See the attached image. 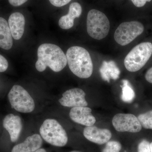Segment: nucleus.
Segmentation results:
<instances>
[{"instance_id": "393cba45", "label": "nucleus", "mask_w": 152, "mask_h": 152, "mask_svg": "<svg viewBox=\"0 0 152 152\" xmlns=\"http://www.w3.org/2000/svg\"><path fill=\"white\" fill-rule=\"evenodd\" d=\"M11 5L14 7H19L26 2L28 0H8Z\"/></svg>"}, {"instance_id": "1a4fd4ad", "label": "nucleus", "mask_w": 152, "mask_h": 152, "mask_svg": "<svg viewBox=\"0 0 152 152\" xmlns=\"http://www.w3.org/2000/svg\"><path fill=\"white\" fill-rule=\"evenodd\" d=\"M86 96L84 91L81 89H71L63 94L62 97L59 99V102L62 106L68 107H87L88 103Z\"/></svg>"}, {"instance_id": "5701e85b", "label": "nucleus", "mask_w": 152, "mask_h": 152, "mask_svg": "<svg viewBox=\"0 0 152 152\" xmlns=\"http://www.w3.org/2000/svg\"><path fill=\"white\" fill-rule=\"evenodd\" d=\"M7 61L3 56L0 54V72H5L8 68Z\"/></svg>"}, {"instance_id": "6ab92c4d", "label": "nucleus", "mask_w": 152, "mask_h": 152, "mask_svg": "<svg viewBox=\"0 0 152 152\" xmlns=\"http://www.w3.org/2000/svg\"><path fill=\"white\" fill-rule=\"evenodd\" d=\"M137 118L142 126L145 129L152 130V110L140 114Z\"/></svg>"}, {"instance_id": "0eeeda50", "label": "nucleus", "mask_w": 152, "mask_h": 152, "mask_svg": "<svg viewBox=\"0 0 152 152\" xmlns=\"http://www.w3.org/2000/svg\"><path fill=\"white\" fill-rule=\"evenodd\" d=\"M144 27L138 21L124 22L118 26L114 34V39L121 45H126L143 32Z\"/></svg>"}, {"instance_id": "423d86ee", "label": "nucleus", "mask_w": 152, "mask_h": 152, "mask_svg": "<svg viewBox=\"0 0 152 152\" xmlns=\"http://www.w3.org/2000/svg\"><path fill=\"white\" fill-rule=\"evenodd\" d=\"M8 99L12 107L20 113H27L34 110V101L30 94L21 86H14L9 92Z\"/></svg>"}, {"instance_id": "b1692460", "label": "nucleus", "mask_w": 152, "mask_h": 152, "mask_svg": "<svg viewBox=\"0 0 152 152\" xmlns=\"http://www.w3.org/2000/svg\"><path fill=\"white\" fill-rule=\"evenodd\" d=\"M134 5L137 7H142L145 6L147 2H149L152 0H130Z\"/></svg>"}, {"instance_id": "412c9836", "label": "nucleus", "mask_w": 152, "mask_h": 152, "mask_svg": "<svg viewBox=\"0 0 152 152\" xmlns=\"http://www.w3.org/2000/svg\"><path fill=\"white\" fill-rule=\"evenodd\" d=\"M138 152H151L149 142L146 140H142L138 145Z\"/></svg>"}, {"instance_id": "bb28decb", "label": "nucleus", "mask_w": 152, "mask_h": 152, "mask_svg": "<svg viewBox=\"0 0 152 152\" xmlns=\"http://www.w3.org/2000/svg\"><path fill=\"white\" fill-rule=\"evenodd\" d=\"M34 152H47L46 151L44 148H39Z\"/></svg>"}, {"instance_id": "f03ea898", "label": "nucleus", "mask_w": 152, "mask_h": 152, "mask_svg": "<svg viewBox=\"0 0 152 152\" xmlns=\"http://www.w3.org/2000/svg\"><path fill=\"white\" fill-rule=\"evenodd\" d=\"M66 56L69 68L75 75L82 79L88 78L92 75V61L86 49L79 46L71 47Z\"/></svg>"}, {"instance_id": "39448f33", "label": "nucleus", "mask_w": 152, "mask_h": 152, "mask_svg": "<svg viewBox=\"0 0 152 152\" xmlns=\"http://www.w3.org/2000/svg\"><path fill=\"white\" fill-rule=\"evenodd\" d=\"M110 29V21L104 14L94 9L88 12L87 30L90 37L95 39H102L108 35Z\"/></svg>"}, {"instance_id": "ddd939ff", "label": "nucleus", "mask_w": 152, "mask_h": 152, "mask_svg": "<svg viewBox=\"0 0 152 152\" xmlns=\"http://www.w3.org/2000/svg\"><path fill=\"white\" fill-rule=\"evenodd\" d=\"M25 17L21 13L16 12L9 17L8 24L12 37L15 39H20L24 32Z\"/></svg>"}, {"instance_id": "aec40b11", "label": "nucleus", "mask_w": 152, "mask_h": 152, "mask_svg": "<svg viewBox=\"0 0 152 152\" xmlns=\"http://www.w3.org/2000/svg\"><path fill=\"white\" fill-rule=\"evenodd\" d=\"M122 146L119 142L116 141H111L106 143L105 147L102 152H120Z\"/></svg>"}, {"instance_id": "9b49d317", "label": "nucleus", "mask_w": 152, "mask_h": 152, "mask_svg": "<svg viewBox=\"0 0 152 152\" xmlns=\"http://www.w3.org/2000/svg\"><path fill=\"white\" fill-rule=\"evenodd\" d=\"M83 135L90 141L100 145L108 142L112 137L111 132L108 129H100L94 126L85 128Z\"/></svg>"}, {"instance_id": "f3484780", "label": "nucleus", "mask_w": 152, "mask_h": 152, "mask_svg": "<svg viewBox=\"0 0 152 152\" xmlns=\"http://www.w3.org/2000/svg\"><path fill=\"white\" fill-rule=\"evenodd\" d=\"M12 38L8 23L5 19L0 17V48L10 50L13 46Z\"/></svg>"}, {"instance_id": "6e6552de", "label": "nucleus", "mask_w": 152, "mask_h": 152, "mask_svg": "<svg viewBox=\"0 0 152 152\" xmlns=\"http://www.w3.org/2000/svg\"><path fill=\"white\" fill-rule=\"evenodd\" d=\"M112 124L116 130L121 132L137 133L142 129L138 118L132 114H116L113 118Z\"/></svg>"}, {"instance_id": "f257e3e1", "label": "nucleus", "mask_w": 152, "mask_h": 152, "mask_svg": "<svg viewBox=\"0 0 152 152\" xmlns=\"http://www.w3.org/2000/svg\"><path fill=\"white\" fill-rule=\"evenodd\" d=\"M37 56L35 66L39 72H44L49 67L53 72H58L67 64L66 57L62 50L53 44L41 45L38 49Z\"/></svg>"}, {"instance_id": "20e7f679", "label": "nucleus", "mask_w": 152, "mask_h": 152, "mask_svg": "<svg viewBox=\"0 0 152 152\" xmlns=\"http://www.w3.org/2000/svg\"><path fill=\"white\" fill-rule=\"evenodd\" d=\"M152 55V44L149 42L137 45L125 58L124 64L128 71L134 72L140 70Z\"/></svg>"}, {"instance_id": "a211bd4d", "label": "nucleus", "mask_w": 152, "mask_h": 152, "mask_svg": "<svg viewBox=\"0 0 152 152\" xmlns=\"http://www.w3.org/2000/svg\"><path fill=\"white\" fill-rule=\"evenodd\" d=\"M123 86H122L121 99L123 101L126 103H131L134 99L135 93L130 83L129 82L126 80H122Z\"/></svg>"}, {"instance_id": "4be33fe9", "label": "nucleus", "mask_w": 152, "mask_h": 152, "mask_svg": "<svg viewBox=\"0 0 152 152\" xmlns=\"http://www.w3.org/2000/svg\"><path fill=\"white\" fill-rule=\"evenodd\" d=\"M49 1L53 6L60 7L67 4L72 0H49Z\"/></svg>"}, {"instance_id": "4468645a", "label": "nucleus", "mask_w": 152, "mask_h": 152, "mask_svg": "<svg viewBox=\"0 0 152 152\" xmlns=\"http://www.w3.org/2000/svg\"><path fill=\"white\" fill-rule=\"evenodd\" d=\"M82 12V7L79 3H72L69 7L68 14L61 17L59 19L58 24L60 27L64 30L70 29L73 26L74 20L80 16Z\"/></svg>"}, {"instance_id": "9d476101", "label": "nucleus", "mask_w": 152, "mask_h": 152, "mask_svg": "<svg viewBox=\"0 0 152 152\" xmlns=\"http://www.w3.org/2000/svg\"><path fill=\"white\" fill-rule=\"evenodd\" d=\"M69 117L74 122L86 126H94L96 122L91 109L87 107L72 108L70 111Z\"/></svg>"}, {"instance_id": "dca6fc26", "label": "nucleus", "mask_w": 152, "mask_h": 152, "mask_svg": "<svg viewBox=\"0 0 152 152\" xmlns=\"http://www.w3.org/2000/svg\"><path fill=\"white\" fill-rule=\"evenodd\" d=\"M100 72L103 80L109 83L111 79L116 80L119 78L121 73L116 64L113 61H104L100 69Z\"/></svg>"}, {"instance_id": "c85d7f7f", "label": "nucleus", "mask_w": 152, "mask_h": 152, "mask_svg": "<svg viewBox=\"0 0 152 152\" xmlns=\"http://www.w3.org/2000/svg\"><path fill=\"white\" fill-rule=\"evenodd\" d=\"M70 152H82L79 151H71Z\"/></svg>"}, {"instance_id": "2eb2a0df", "label": "nucleus", "mask_w": 152, "mask_h": 152, "mask_svg": "<svg viewBox=\"0 0 152 152\" xmlns=\"http://www.w3.org/2000/svg\"><path fill=\"white\" fill-rule=\"evenodd\" d=\"M42 143V137L38 134H34L14 146L12 152H34L40 148Z\"/></svg>"}, {"instance_id": "cd10ccee", "label": "nucleus", "mask_w": 152, "mask_h": 152, "mask_svg": "<svg viewBox=\"0 0 152 152\" xmlns=\"http://www.w3.org/2000/svg\"><path fill=\"white\" fill-rule=\"evenodd\" d=\"M150 148H151V151L152 152V142L150 143Z\"/></svg>"}, {"instance_id": "a878e982", "label": "nucleus", "mask_w": 152, "mask_h": 152, "mask_svg": "<svg viewBox=\"0 0 152 152\" xmlns=\"http://www.w3.org/2000/svg\"><path fill=\"white\" fill-rule=\"evenodd\" d=\"M145 78L147 81L152 84V67L149 69L146 73Z\"/></svg>"}, {"instance_id": "7ed1b4c3", "label": "nucleus", "mask_w": 152, "mask_h": 152, "mask_svg": "<svg viewBox=\"0 0 152 152\" xmlns=\"http://www.w3.org/2000/svg\"><path fill=\"white\" fill-rule=\"evenodd\" d=\"M39 132L42 137L52 145L62 147L67 143L68 137L65 130L54 119L45 120L40 128Z\"/></svg>"}, {"instance_id": "f8f14e48", "label": "nucleus", "mask_w": 152, "mask_h": 152, "mask_svg": "<svg viewBox=\"0 0 152 152\" xmlns=\"http://www.w3.org/2000/svg\"><path fill=\"white\" fill-rule=\"evenodd\" d=\"M3 125L10 134L11 141L13 142H16L23 129V123L21 118L12 114H9L3 120Z\"/></svg>"}]
</instances>
